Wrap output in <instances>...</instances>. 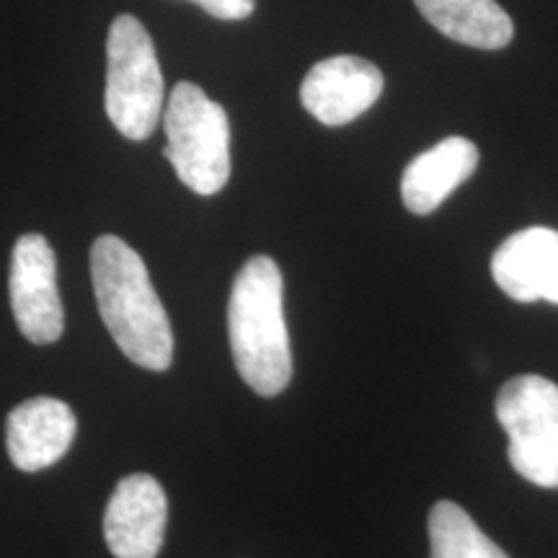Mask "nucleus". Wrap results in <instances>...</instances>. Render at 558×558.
<instances>
[{
    "label": "nucleus",
    "instance_id": "obj_2",
    "mask_svg": "<svg viewBox=\"0 0 558 558\" xmlns=\"http://www.w3.org/2000/svg\"><path fill=\"white\" fill-rule=\"evenodd\" d=\"M282 292V271L275 259L262 254L243 264L230 290V352L241 378L259 396L282 393L292 378Z\"/></svg>",
    "mask_w": 558,
    "mask_h": 558
},
{
    "label": "nucleus",
    "instance_id": "obj_3",
    "mask_svg": "<svg viewBox=\"0 0 558 558\" xmlns=\"http://www.w3.org/2000/svg\"><path fill=\"white\" fill-rule=\"evenodd\" d=\"M163 156L177 177L202 197L226 190L230 179V122L226 109L190 81L177 83L163 111Z\"/></svg>",
    "mask_w": 558,
    "mask_h": 558
},
{
    "label": "nucleus",
    "instance_id": "obj_14",
    "mask_svg": "<svg viewBox=\"0 0 558 558\" xmlns=\"http://www.w3.org/2000/svg\"><path fill=\"white\" fill-rule=\"evenodd\" d=\"M205 9L209 16L222 19V21H241L248 19L256 9V0H192Z\"/></svg>",
    "mask_w": 558,
    "mask_h": 558
},
{
    "label": "nucleus",
    "instance_id": "obj_12",
    "mask_svg": "<svg viewBox=\"0 0 558 558\" xmlns=\"http://www.w3.org/2000/svg\"><path fill=\"white\" fill-rule=\"evenodd\" d=\"M418 13L458 45L501 50L514 37V24L497 0H414Z\"/></svg>",
    "mask_w": 558,
    "mask_h": 558
},
{
    "label": "nucleus",
    "instance_id": "obj_8",
    "mask_svg": "<svg viewBox=\"0 0 558 558\" xmlns=\"http://www.w3.org/2000/svg\"><path fill=\"white\" fill-rule=\"evenodd\" d=\"M383 73L369 60L354 54H337L316 62L300 86V101L326 128H341L380 99Z\"/></svg>",
    "mask_w": 558,
    "mask_h": 558
},
{
    "label": "nucleus",
    "instance_id": "obj_6",
    "mask_svg": "<svg viewBox=\"0 0 558 558\" xmlns=\"http://www.w3.org/2000/svg\"><path fill=\"white\" fill-rule=\"evenodd\" d=\"M11 311L21 337L32 344H52L65 331V311L58 290V259L41 233L21 235L11 254Z\"/></svg>",
    "mask_w": 558,
    "mask_h": 558
},
{
    "label": "nucleus",
    "instance_id": "obj_13",
    "mask_svg": "<svg viewBox=\"0 0 558 558\" xmlns=\"http://www.w3.org/2000/svg\"><path fill=\"white\" fill-rule=\"evenodd\" d=\"M432 558H509L456 501H437L429 512Z\"/></svg>",
    "mask_w": 558,
    "mask_h": 558
},
{
    "label": "nucleus",
    "instance_id": "obj_11",
    "mask_svg": "<svg viewBox=\"0 0 558 558\" xmlns=\"http://www.w3.org/2000/svg\"><path fill=\"white\" fill-rule=\"evenodd\" d=\"M478 169V148L465 137H448L407 166L401 197L414 215H429Z\"/></svg>",
    "mask_w": 558,
    "mask_h": 558
},
{
    "label": "nucleus",
    "instance_id": "obj_9",
    "mask_svg": "<svg viewBox=\"0 0 558 558\" xmlns=\"http://www.w3.org/2000/svg\"><path fill=\"white\" fill-rule=\"evenodd\" d=\"M78 432V418L65 401L37 396L19 403L5 422V448L19 471L37 473L65 456Z\"/></svg>",
    "mask_w": 558,
    "mask_h": 558
},
{
    "label": "nucleus",
    "instance_id": "obj_5",
    "mask_svg": "<svg viewBox=\"0 0 558 558\" xmlns=\"http://www.w3.org/2000/svg\"><path fill=\"white\" fill-rule=\"evenodd\" d=\"M497 418L509 437V465L530 484L558 488V386L518 375L497 396Z\"/></svg>",
    "mask_w": 558,
    "mask_h": 558
},
{
    "label": "nucleus",
    "instance_id": "obj_10",
    "mask_svg": "<svg viewBox=\"0 0 558 558\" xmlns=\"http://www.w3.org/2000/svg\"><path fill=\"white\" fill-rule=\"evenodd\" d=\"M492 277L518 303L558 305V230L525 228L509 235L492 256Z\"/></svg>",
    "mask_w": 558,
    "mask_h": 558
},
{
    "label": "nucleus",
    "instance_id": "obj_4",
    "mask_svg": "<svg viewBox=\"0 0 558 558\" xmlns=\"http://www.w3.org/2000/svg\"><path fill=\"white\" fill-rule=\"evenodd\" d=\"M111 124L128 140H148L163 114V73L143 21L122 13L107 37V94Z\"/></svg>",
    "mask_w": 558,
    "mask_h": 558
},
{
    "label": "nucleus",
    "instance_id": "obj_1",
    "mask_svg": "<svg viewBox=\"0 0 558 558\" xmlns=\"http://www.w3.org/2000/svg\"><path fill=\"white\" fill-rule=\"evenodd\" d=\"M90 279L104 324L124 357L156 373L169 369L173 362L171 320L137 251L117 235L96 239L90 246Z\"/></svg>",
    "mask_w": 558,
    "mask_h": 558
},
{
    "label": "nucleus",
    "instance_id": "obj_7",
    "mask_svg": "<svg viewBox=\"0 0 558 558\" xmlns=\"http://www.w3.org/2000/svg\"><path fill=\"white\" fill-rule=\"evenodd\" d=\"M169 499L148 473H132L117 484L107 512L104 538L114 558H156L163 548Z\"/></svg>",
    "mask_w": 558,
    "mask_h": 558
}]
</instances>
